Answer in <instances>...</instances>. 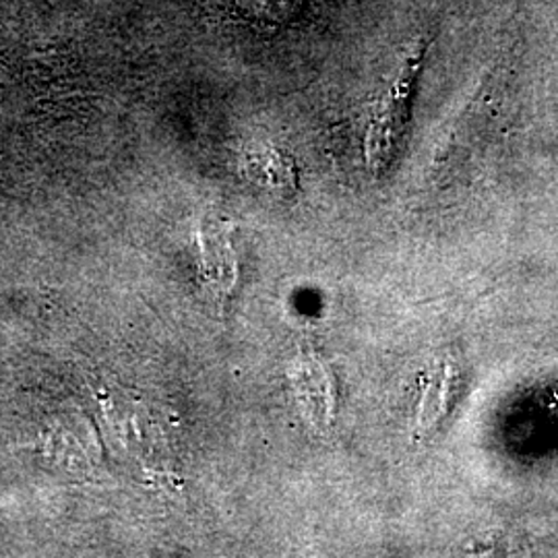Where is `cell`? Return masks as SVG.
I'll use <instances>...</instances> for the list:
<instances>
[{
	"instance_id": "cell-1",
	"label": "cell",
	"mask_w": 558,
	"mask_h": 558,
	"mask_svg": "<svg viewBox=\"0 0 558 558\" xmlns=\"http://www.w3.org/2000/svg\"><path fill=\"white\" fill-rule=\"evenodd\" d=\"M428 46L430 41L424 34L405 44L396 73L375 106L366 135V158L371 170L377 174L391 163L398 151L399 141L408 126L412 98L418 85L424 57L428 54Z\"/></svg>"
}]
</instances>
